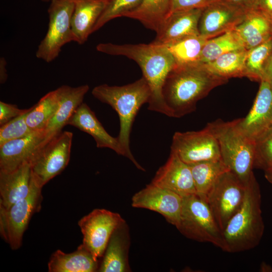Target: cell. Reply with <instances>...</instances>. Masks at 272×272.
I'll list each match as a JSON object with an SVG mask.
<instances>
[{"instance_id": "ab89813d", "label": "cell", "mask_w": 272, "mask_h": 272, "mask_svg": "<svg viewBox=\"0 0 272 272\" xmlns=\"http://www.w3.org/2000/svg\"><path fill=\"white\" fill-rule=\"evenodd\" d=\"M262 81L272 84V52L264 67L261 81Z\"/></svg>"}, {"instance_id": "44dd1931", "label": "cell", "mask_w": 272, "mask_h": 272, "mask_svg": "<svg viewBox=\"0 0 272 272\" xmlns=\"http://www.w3.org/2000/svg\"><path fill=\"white\" fill-rule=\"evenodd\" d=\"M129 246V228L124 221L112 233L98 271H130L128 257Z\"/></svg>"}, {"instance_id": "52a82bcc", "label": "cell", "mask_w": 272, "mask_h": 272, "mask_svg": "<svg viewBox=\"0 0 272 272\" xmlns=\"http://www.w3.org/2000/svg\"><path fill=\"white\" fill-rule=\"evenodd\" d=\"M42 187L32 177L28 195L8 209L0 208V233L12 250L22 244L23 235L33 215L40 211L43 199Z\"/></svg>"}, {"instance_id": "cb8c5ba5", "label": "cell", "mask_w": 272, "mask_h": 272, "mask_svg": "<svg viewBox=\"0 0 272 272\" xmlns=\"http://www.w3.org/2000/svg\"><path fill=\"white\" fill-rule=\"evenodd\" d=\"M98 259L83 244L71 253L58 249L48 263L49 272H95L98 270Z\"/></svg>"}, {"instance_id": "8992f818", "label": "cell", "mask_w": 272, "mask_h": 272, "mask_svg": "<svg viewBox=\"0 0 272 272\" xmlns=\"http://www.w3.org/2000/svg\"><path fill=\"white\" fill-rule=\"evenodd\" d=\"M176 228L187 238L208 242L225 251L223 232L207 201L196 193L183 197Z\"/></svg>"}, {"instance_id": "8d00e7d4", "label": "cell", "mask_w": 272, "mask_h": 272, "mask_svg": "<svg viewBox=\"0 0 272 272\" xmlns=\"http://www.w3.org/2000/svg\"><path fill=\"white\" fill-rule=\"evenodd\" d=\"M171 13L179 11L204 9L218 0H170Z\"/></svg>"}, {"instance_id": "60d3db41", "label": "cell", "mask_w": 272, "mask_h": 272, "mask_svg": "<svg viewBox=\"0 0 272 272\" xmlns=\"http://www.w3.org/2000/svg\"><path fill=\"white\" fill-rule=\"evenodd\" d=\"M7 61L6 59L2 57L0 58V83H5L8 78L7 70Z\"/></svg>"}, {"instance_id": "f1b7e54d", "label": "cell", "mask_w": 272, "mask_h": 272, "mask_svg": "<svg viewBox=\"0 0 272 272\" xmlns=\"http://www.w3.org/2000/svg\"><path fill=\"white\" fill-rule=\"evenodd\" d=\"M58 88L42 97L26 116V121L33 131L45 130L56 111L59 103Z\"/></svg>"}, {"instance_id": "603a6c76", "label": "cell", "mask_w": 272, "mask_h": 272, "mask_svg": "<svg viewBox=\"0 0 272 272\" xmlns=\"http://www.w3.org/2000/svg\"><path fill=\"white\" fill-rule=\"evenodd\" d=\"M32 181L30 163L11 172L0 171V208L8 209L29 193Z\"/></svg>"}, {"instance_id": "f35d334b", "label": "cell", "mask_w": 272, "mask_h": 272, "mask_svg": "<svg viewBox=\"0 0 272 272\" xmlns=\"http://www.w3.org/2000/svg\"><path fill=\"white\" fill-rule=\"evenodd\" d=\"M256 8L272 22V0H258Z\"/></svg>"}, {"instance_id": "ac0fdd59", "label": "cell", "mask_w": 272, "mask_h": 272, "mask_svg": "<svg viewBox=\"0 0 272 272\" xmlns=\"http://www.w3.org/2000/svg\"><path fill=\"white\" fill-rule=\"evenodd\" d=\"M240 129L253 141L272 125V87L262 81L253 106L244 118L238 119Z\"/></svg>"}, {"instance_id": "5bb4252c", "label": "cell", "mask_w": 272, "mask_h": 272, "mask_svg": "<svg viewBox=\"0 0 272 272\" xmlns=\"http://www.w3.org/2000/svg\"><path fill=\"white\" fill-rule=\"evenodd\" d=\"M47 143L45 130L5 143L0 146V171L11 172L25 163L30 164Z\"/></svg>"}, {"instance_id": "f546056e", "label": "cell", "mask_w": 272, "mask_h": 272, "mask_svg": "<svg viewBox=\"0 0 272 272\" xmlns=\"http://www.w3.org/2000/svg\"><path fill=\"white\" fill-rule=\"evenodd\" d=\"M209 39L201 35L187 37L165 46L172 55L176 65L200 63L203 46Z\"/></svg>"}, {"instance_id": "d4e9b609", "label": "cell", "mask_w": 272, "mask_h": 272, "mask_svg": "<svg viewBox=\"0 0 272 272\" xmlns=\"http://www.w3.org/2000/svg\"><path fill=\"white\" fill-rule=\"evenodd\" d=\"M234 30L244 48L249 50L272 37V22L256 8L246 12Z\"/></svg>"}, {"instance_id": "6da1fadb", "label": "cell", "mask_w": 272, "mask_h": 272, "mask_svg": "<svg viewBox=\"0 0 272 272\" xmlns=\"http://www.w3.org/2000/svg\"><path fill=\"white\" fill-rule=\"evenodd\" d=\"M96 49L109 55L124 56L135 61L150 88L148 109L170 117L162 91L166 78L176 63L166 46L152 42L136 44L101 43L96 46Z\"/></svg>"}, {"instance_id": "8fae6325", "label": "cell", "mask_w": 272, "mask_h": 272, "mask_svg": "<svg viewBox=\"0 0 272 272\" xmlns=\"http://www.w3.org/2000/svg\"><path fill=\"white\" fill-rule=\"evenodd\" d=\"M171 151L188 164L221 159L218 143L206 127L198 131L176 132Z\"/></svg>"}, {"instance_id": "836d02e7", "label": "cell", "mask_w": 272, "mask_h": 272, "mask_svg": "<svg viewBox=\"0 0 272 272\" xmlns=\"http://www.w3.org/2000/svg\"><path fill=\"white\" fill-rule=\"evenodd\" d=\"M272 164V125L254 140V167L265 169Z\"/></svg>"}, {"instance_id": "e0dca14e", "label": "cell", "mask_w": 272, "mask_h": 272, "mask_svg": "<svg viewBox=\"0 0 272 272\" xmlns=\"http://www.w3.org/2000/svg\"><path fill=\"white\" fill-rule=\"evenodd\" d=\"M203 9L173 12L156 32L152 42L167 46L187 37L199 35L198 24Z\"/></svg>"}, {"instance_id": "83f0119b", "label": "cell", "mask_w": 272, "mask_h": 272, "mask_svg": "<svg viewBox=\"0 0 272 272\" xmlns=\"http://www.w3.org/2000/svg\"><path fill=\"white\" fill-rule=\"evenodd\" d=\"M248 51L243 49L231 51L203 64L213 73L227 80L246 77L245 63Z\"/></svg>"}, {"instance_id": "9c48e42d", "label": "cell", "mask_w": 272, "mask_h": 272, "mask_svg": "<svg viewBox=\"0 0 272 272\" xmlns=\"http://www.w3.org/2000/svg\"><path fill=\"white\" fill-rule=\"evenodd\" d=\"M246 184L229 170L222 174L209 192L206 201L221 230L240 208Z\"/></svg>"}, {"instance_id": "ba28073f", "label": "cell", "mask_w": 272, "mask_h": 272, "mask_svg": "<svg viewBox=\"0 0 272 272\" xmlns=\"http://www.w3.org/2000/svg\"><path fill=\"white\" fill-rule=\"evenodd\" d=\"M74 5L72 0H51L48 9L47 31L38 46L36 56L50 62L59 55L61 48L74 42L71 19Z\"/></svg>"}, {"instance_id": "d6986e66", "label": "cell", "mask_w": 272, "mask_h": 272, "mask_svg": "<svg viewBox=\"0 0 272 272\" xmlns=\"http://www.w3.org/2000/svg\"><path fill=\"white\" fill-rule=\"evenodd\" d=\"M59 103L56 111L45 129V138L49 142L61 132L62 128L77 108L83 103L85 95L89 90L88 85L73 87L63 85L58 88Z\"/></svg>"}, {"instance_id": "ffe728a7", "label": "cell", "mask_w": 272, "mask_h": 272, "mask_svg": "<svg viewBox=\"0 0 272 272\" xmlns=\"http://www.w3.org/2000/svg\"><path fill=\"white\" fill-rule=\"evenodd\" d=\"M67 124L91 135L94 138L97 148H109L124 156V151L118 138L113 137L107 132L87 104L83 102L77 108Z\"/></svg>"}, {"instance_id": "7a4b0ae2", "label": "cell", "mask_w": 272, "mask_h": 272, "mask_svg": "<svg viewBox=\"0 0 272 272\" xmlns=\"http://www.w3.org/2000/svg\"><path fill=\"white\" fill-rule=\"evenodd\" d=\"M227 82L202 63L175 65L168 74L162 91L170 117L179 118L194 111L199 100Z\"/></svg>"}, {"instance_id": "277c9868", "label": "cell", "mask_w": 272, "mask_h": 272, "mask_svg": "<svg viewBox=\"0 0 272 272\" xmlns=\"http://www.w3.org/2000/svg\"><path fill=\"white\" fill-rule=\"evenodd\" d=\"M261 204L260 187L254 175L246 184L240 208L223 231L225 251L240 252L258 246L264 230Z\"/></svg>"}, {"instance_id": "3957f363", "label": "cell", "mask_w": 272, "mask_h": 272, "mask_svg": "<svg viewBox=\"0 0 272 272\" xmlns=\"http://www.w3.org/2000/svg\"><path fill=\"white\" fill-rule=\"evenodd\" d=\"M93 96L109 105L118 114L120 129L118 139L124 151V157L129 159L139 170L145 169L134 158L129 147V138L134 118L142 106L149 103L151 90L143 77L133 83L121 86L102 84L94 87Z\"/></svg>"}, {"instance_id": "4dcf8cb0", "label": "cell", "mask_w": 272, "mask_h": 272, "mask_svg": "<svg viewBox=\"0 0 272 272\" xmlns=\"http://www.w3.org/2000/svg\"><path fill=\"white\" fill-rule=\"evenodd\" d=\"M245 49L234 30L209 39L202 48L199 62H211L226 53Z\"/></svg>"}, {"instance_id": "d6a6232c", "label": "cell", "mask_w": 272, "mask_h": 272, "mask_svg": "<svg viewBox=\"0 0 272 272\" xmlns=\"http://www.w3.org/2000/svg\"><path fill=\"white\" fill-rule=\"evenodd\" d=\"M142 0H108L106 7L96 23L93 33L98 30L109 21L124 15L135 8Z\"/></svg>"}, {"instance_id": "7c38bea8", "label": "cell", "mask_w": 272, "mask_h": 272, "mask_svg": "<svg viewBox=\"0 0 272 272\" xmlns=\"http://www.w3.org/2000/svg\"><path fill=\"white\" fill-rule=\"evenodd\" d=\"M124 221L118 213L94 209L78 222L83 237L82 244L98 259L102 257L112 233Z\"/></svg>"}, {"instance_id": "74e56055", "label": "cell", "mask_w": 272, "mask_h": 272, "mask_svg": "<svg viewBox=\"0 0 272 272\" xmlns=\"http://www.w3.org/2000/svg\"><path fill=\"white\" fill-rule=\"evenodd\" d=\"M227 2L245 12L256 8L258 0H222Z\"/></svg>"}, {"instance_id": "d590c367", "label": "cell", "mask_w": 272, "mask_h": 272, "mask_svg": "<svg viewBox=\"0 0 272 272\" xmlns=\"http://www.w3.org/2000/svg\"><path fill=\"white\" fill-rule=\"evenodd\" d=\"M31 108L19 109L16 105L0 101V125L28 113Z\"/></svg>"}, {"instance_id": "4316f807", "label": "cell", "mask_w": 272, "mask_h": 272, "mask_svg": "<svg viewBox=\"0 0 272 272\" xmlns=\"http://www.w3.org/2000/svg\"><path fill=\"white\" fill-rule=\"evenodd\" d=\"M189 165L196 194L206 200L209 192L218 178L230 170L222 159Z\"/></svg>"}, {"instance_id": "1f68e13d", "label": "cell", "mask_w": 272, "mask_h": 272, "mask_svg": "<svg viewBox=\"0 0 272 272\" xmlns=\"http://www.w3.org/2000/svg\"><path fill=\"white\" fill-rule=\"evenodd\" d=\"M272 52V37L248 50L245 59L246 77L261 82L264 67Z\"/></svg>"}, {"instance_id": "5b68a950", "label": "cell", "mask_w": 272, "mask_h": 272, "mask_svg": "<svg viewBox=\"0 0 272 272\" xmlns=\"http://www.w3.org/2000/svg\"><path fill=\"white\" fill-rule=\"evenodd\" d=\"M238 121L217 119L206 127L218 143L222 161L246 184L254 175V141L240 129Z\"/></svg>"}, {"instance_id": "9a60e30c", "label": "cell", "mask_w": 272, "mask_h": 272, "mask_svg": "<svg viewBox=\"0 0 272 272\" xmlns=\"http://www.w3.org/2000/svg\"><path fill=\"white\" fill-rule=\"evenodd\" d=\"M246 12L222 0L203 9L200 18V35L210 39L233 30L243 20Z\"/></svg>"}, {"instance_id": "7402d4cb", "label": "cell", "mask_w": 272, "mask_h": 272, "mask_svg": "<svg viewBox=\"0 0 272 272\" xmlns=\"http://www.w3.org/2000/svg\"><path fill=\"white\" fill-rule=\"evenodd\" d=\"M74 11L71 28L74 42L84 44L105 10L108 0H72Z\"/></svg>"}, {"instance_id": "2e32d148", "label": "cell", "mask_w": 272, "mask_h": 272, "mask_svg": "<svg viewBox=\"0 0 272 272\" xmlns=\"http://www.w3.org/2000/svg\"><path fill=\"white\" fill-rule=\"evenodd\" d=\"M151 183L182 197L196 193L189 165L172 151L165 164L156 172Z\"/></svg>"}, {"instance_id": "4fadbf2b", "label": "cell", "mask_w": 272, "mask_h": 272, "mask_svg": "<svg viewBox=\"0 0 272 272\" xmlns=\"http://www.w3.org/2000/svg\"><path fill=\"white\" fill-rule=\"evenodd\" d=\"M182 201L183 197L178 194L151 183L133 195L131 206L158 213L168 223L176 227Z\"/></svg>"}, {"instance_id": "7bdbcfd3", "label": "cell", "mask_w": 272, "mask_h": 272, "mask_svg": "<svg viewBox=\"0 0 272 272\" xmlns=\"http://www.w3.org/2000/svg\"><path fill=\"white\" fill-rule=\"evenodd\" d=\"M41 1L44 2H50L51 0H41Z\"/></svg>"}, {"instance_id": "e575fe53", "label": "cell", "mask_w": 272, "mask_h": 272, "mask_svg": "<svg viewBox=\"0 0 272 272\" xmlns=\"http://www.w3.org/2000/svg\"><path fill=\"white\" fill-rule=\"evenodd\" d=\"M27 113L1 126L0 146L10 141L27 136L33 131L27 124L26 121Z\"/></svg>"}, {"instance_id": "30bf717a", "label": "cell", "mask_w": 272, "mask_h": 272, "mask_svg": "<svg viewBox=\"0 0 272 272\" xmlns=\"http://www.w3.org/2000/svg\"><path fill=\"white\" fill-rule=\"evenodd\" d=\"M73 134L61 131L47 143L30 163L32 177L40 187L59 174L67 166Z\"/></svg>"}, {"instance_id": "484cf974", "label": "cell", "mask_w": 272, "mask_h": 272, "mask_svg": "<svg viewBox=\"0 0 272 272\" xmlns=\"http://www.w3.org/2000/svg\"><path fill=\"white\" fill-rule=\"evenodd\" d=\"M171 13L170 0H142L136 8L123 17L138 20L156 32Z\"/></svg>"}, {"instance_id": "ee69618b", "label": "cell", "mask_w": 272, "mask_h": 272, "mask_svg": "<svg viewBox=\"0 0 272 272\" xmlns=\"http://www.w3.org/2000/svg\"><path fill=\"white\" fill-rule=\"evenodd\" d=\"M271 87H272V84L271 85Z\"/></svg>"}, {"instance_id": "b9f144b4", "label": "cell", "mask_w": 272, "mask_h": 272, "mask_svg": "<svg viewBox=\"0 0 272 272\" xmlns=\"http://www.w3.org/2000/svg\"><path fill=\"white\" fill-rule=\"evenodd\" d=\"M263 170L265 178L269 183L272 184V164L268 166Z\"/></svg>"}]
</instances>
